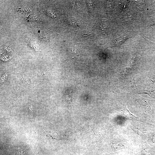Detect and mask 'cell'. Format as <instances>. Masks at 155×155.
Masks as SVG:
<instances>
[{
  "instance_id": "1",
  "label": "cell",
  "mask_w": 155,
  "mask_h": 155,
  "mask_svg": "<svg viewBox=\"0 0 155 155\" xmlns=\"http://www.w3.org/2000/svg\"><path fill=\"white\" fill-rule=\"evenodd\" d=\"M139 93L146 94L152 97H155V86L151 87H142Z\"/></svg>"
},
{
  "instance_id": "2",
  "label": "cell",
  "mask_w": 155,
  "mask_h": 155,
  "mask_svg": "<svg viewBox=\"0 0 155 155\" xmlns=\"http://www.w3.org/2000/svg\"><path fill=\"white\" fill-rule=\"evenodd\" d=\"M125 144L121 142H115L113 144V147L116 150L123 148L125 147Z\"/></svg>"
},
{
  "instance_id": "3",
  "label": "cell",
  "mask_w": 155,
  "mask_h": 155,
  "mask_svg": "<svg viewBox=\"0 0 155 155\" xmlns=\"http://www.w3.org/2000/svg\"><path fill=\"white\" fill-rule=\"evenodd\" d=\"M149 80L150 82L154 83L155 82V70L151 72L149 75Z\"/></svg>"
},
{
  "instance_id": "4",
  "label": "cell",
  "mask_w": 155,
  "mask_h": 155,
  "mask_svg": "<svg viewBox=\"0 0 155 155\" xmlns=\"http://www.w3.org/2000/svg\"><path fill=\"white\" fill-rule=\"evenodd\" d=\"M127 115H126L127 116V117L129 119L131 120H135V121H138V118L136 117L135 116L133 115L130 113L129 111L127 109Z\"/></svg>"
},
{
  "instance_id": "5",
  "label": "cell",
  "mask_w": 155,
  "mask_h": 155,
  "mask_svg": "<svg viewBox=\"0 0 155 155\" xmlns=\"http://www.w3.org/2000/svg\"><path fill=\"white\" fill-rule=\"evenodd\" d=\"M135 131H136L138 134L140 135H142L143 134H145L146 132L145 130V129H135Z\"/></svg>"
},
{
  "instance_id": "6",
  "label": "cell",
  "mask_w": 155,
  "mask_h": 155,
  "mask_svg": "<svg viewBox=\"0 0 155 155\" xmlns=\"http://www.w3.org/2000/svg\"><path fill=\"white\" fill-rule=\"evenodd\" d=\"M126 37H121L117 39V42H118V44H121L122 43H123L124 40H126Z\"/></svg>"
},
{
  "instance_id": "7",
  "label": "cell",
  "mask_w": 155,
  "mask_h": 155,
  "mask_svg": "<svg viewBox=\"0 0 155 155\" xmlns=\"http://www.w3.org/2000/svg\"><path fill=\"white\" fill-rule=\"evenodd\" d=\"M142 153L143 155H149L147 151L145 149H143L142 150Z\"/></svg>"
},
{
  "instance_id": "8",
  "label": "cell",
  "mask_w": 155,
  "mask_h": 155,
  "mask_svg": "<svg viewBox=\"0 0 155 155\" xmlns=\"http://www.w3.org/2000/svg\"><path fill=\"white\" fill-rule=\"evenodd\" d=\"M153 24H155V21H154V22Z\"/></svg>"
}]
</instances>
